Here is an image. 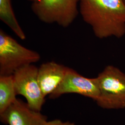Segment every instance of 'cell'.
<instances>
[{
	"mask_svg": "<svg viewBox=\"0 0 125 125\" xmlns=\"http://www.w3.org/2000/svg\"><path fill=\"white\" fill-rule=\"evenodd\" d=\"M83 20L100 39L125 35V0H79Z\"/></svg>",
	"mask_w": 125,
	"mask_h": 125,
	"instance_id": "cell-1",
	"label": "cell"
},
{
	"mask_svg": "<svg viewBox=\"0 0 125 125\" xmlns=\"http://www.w3.org/2000/svg\"><path fill=\"white\" fill-rule=\"evenodd\" d=\"M100 95L96 101L107 109L125 108V73L118 68L108 65L96 77Z\"/></svg>",
	"mask_w": 125,
	"mask_h": 125,
	"instance_id": "cell-2",
	"label": "cell"
},
{
	"mask_svg": "<svg viewBox=\"0 0 125 125\" xmlns=\"http://www.w3.org/2000/svg\"><path fill=\"white\" fill-rule=\"evenodd\" d=\"M40 59L38 52L26 48L0 30V76L12 75L19 68Z\"/></svg>",
	"mask_w": 125,
	"mask_h": 125,
	"instance_id": "cell-3",
	"label": "cell"
},
{
	"mask_svg": "<svg viewBox=\"0 0 125 125\" xmlns=\"http://www.w3.org/2000/svg\"><path fill=\"white\" fill-rule=\"evenodd\" d=\"M79 0H37L31 10L40 21L56 23L63 27L70 26L76 18Z\"/></svg>",
	"mask_w": 125,
	"mask_h": 125,
	"instance_id": "cell-4",
	"label": "cell"
},
{
	"mask_svg": "<svg viewBox=\"0 0 125 125\" xmlns=\"http://www.w3.org/2000/svg\"><path fill=\"white\" fill-rule=\"evenodd\" d=\"M38 68L32 64L19 68L12 75L17 95L24 96L32 109L40 111L45 97L38 78Z\"/></svg>",
	"mask_w": 125,
	"mask_h": 125,
	"instance_id": "cell-5",
	"label": "cell"
},
{
	"mask_svg": "<svg viewBox=\"0 0 125 125\" xmlns=\"http://www.w3.org/2000/svg\"><path fill=\"white\" fill-rule=\"evenodd\" d=\"M79 94L96 101L100 90L96 77L89 78L82 76L73 69L68 68L61 83L50 98H56L63 94Z\"/></svg>",
	"mask_w": 125,
	"mask_h": 125,
	"instance_id": "cell-6",
	"label": "cell"
},
{
	"mask_svg": "<svg viewBox=\"0 0 125 125\" xmlns=\"http://www.w3.org/2000/svg\"><path fill=\"white\" fill-rule=\"evenodd\" d=\"M0 117L1 122L9 125H44L47 121L40 111L32 109L18 99L0 114Z\"/></svg>",
	"mask_w": 125,
	"mask_h": 125,
	"instance_id": "cell-7",
	"label": "cell"
},
{
	"mask_svg": "<svg viewBox=\"0 0 125 125\" xmlns=\"http://www.w3.org/2000/svg\"><path fill=\"white\" fill-rule=\"evenodd\" d=\"M68 67L53 61L42 64L38 68V78L44 96L51 95L63 79Z\"/></svg>",
	"mask_w": 125,
	"mask_h": 125,
	"instance_id": "cell-8",
	"label": "cell"
},
{
	"mask_svg": "<svg viewBox=\"0 0 125 125\" xmlns=\"http://www.w3.org/2000/svg\"><path fill=\"white\" fill-rule=\"evenodd\" d=\"M0 19L20 39H26V34L14 13L11 0H0Z\"/></svg>",
	"mask_w": 125,
	"mask_h": 125,
	"instance_id": "cell-9",
	"label": "cell"
},
{
	"mask_svg": "<svg viewBox=\"0 0 125 125\" xmlns=\"http://www.w3.org/2000/svg\"><path fill=\"white\" fill-rule=\"evenodd\" d=\"M12 75L0 76V114L16 100Z\"/></svg>",
	"mask_w": 125,
	"mask_h": 125,
	"instance_id": "cell-10",
	"label": "cell"
},
{
	"mask_svg": "<svg viewBox=\"0 0 125 125\" xmlns=\"http://www.w3.org/2000/svg\"><path fill=\"white\" fill-rule=\"evenodd\" d=\"M44 125H75L74 123L69 121L63 122L60 120H54L47 121Z\"/></svg>",
	"mask_w": 125,
	"mask_h": 125,
	"instance_id": "cell-11",
	"label": "cell"
},
{
	"mask_svg": "<svg viewBox=\"0 0 125 125\" xmlns=\"http://www.w3.org/2000/svg\"><path fill=\"white\" fill-rule=\"evenodd\" d=\"M29 0V1H31L32 2H35V1H37V0Z\"/></svg>",
	"mask_w": 125,
	"mask_h": 125,
	"instance_id": "cell-12",
	"label": "cell"
},
{
	"mask_svg": "<svg viewBox=\"0 0 125 125\" xmlns=\"http://www.w3.org/2000/svg\"></svg>",
	"mask_w": 125,
	"mask_h": 125,
	"instance_id": "cell-13",
	"label": "cell"
}]
</instances>
